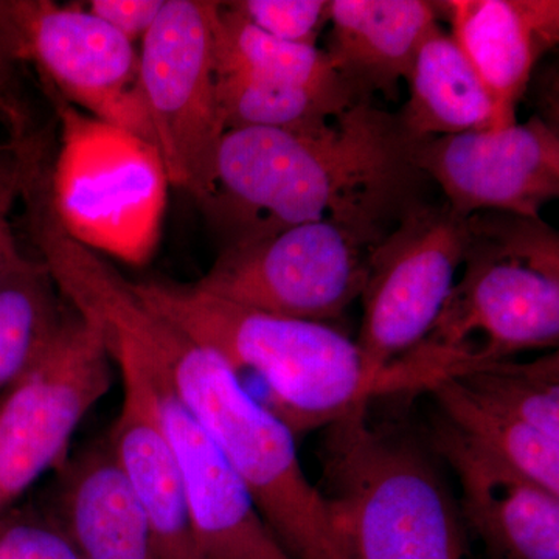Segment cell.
I'll use <instances>...</instances> for the list:
<instances>
[{
	"label": "cell",
	"instance_id": "cell-9",
	"mask_svg": "<svg viewBox=\"0 0 559 559\" xmlns=\"http://www.w3.org/2000/svg\"><path fill=\"white\" fill-rule=\"evenodd\" d=\"M469 223L444 202L412 205L371 252L360 293L356 344L374 373L392 380V364L428 337L465 261Z\"/></svg>",
	"mask_w": 559,
	"mask_h": 559
},
{
	"label": "cell",
	"instance_id": "cell-22",
	"mask_svg": "<svg viewBox=\"0 0 559 559\" xmlns=\"http://www.w3.org/2000/svg\"><path fill=\"white\" fill-rule=\"evenodd\" d=\"M43 261L24 259L0 282V392L43 355L68 311Z\"/></svg>",
	"mask_w": 559,
	"mask_h": 559
},
{
	"label": "cell",
	"instance_id": "cell-29",
	"mask_svg": "<svg viewBox=\"0 0 559 559\" xmlns=\"http://www.w3.org/2000/svg\"><path fill=\"white\" fill-rule=\"evenodd\" d=\"M0 154H2V145H0Z\"/></svg>",
	"mask_w": 559,
	"mask_h": 559
},
{
	"label": "cell",
	"instance_id": "cell-28",
	"mask_svg": "<svg viewBox=\"0 0 559 559\" xmlns=\"http://www.w3.org/2000/svg\"><path fill=\"white\" fill-rule=\"evenodd\" d=\"M17 62L11 57L5 40L0 36V116L5 119L11 130V140L27 138L33 131L28 130L25 109L22 108L14 87V69Z\"/></svg>",
	"mask_w": 559,
	"mask_h": 559
},
{
	"label": "cell",
	"instance_id": "cell-26",
	"mask_svg": "<svg viewBox=\"0 0 559 559\" xmlns=\"http://www.w3.org/2000/svg\"><path fill=\"white\" fill-rule=\"evenodd\" d=\"M0 559H83L55 522L0 513Z\"/></svg>",
	"mask_w": 559,
	"mask_h": 559
},
{
	"label": "cell",
	"instance_id": "cell-7",
	"mask_svg": "<svg viewBox=\"0 0 559 559\" xmlns=\"http://www.w3.org/2000/svg\"><path fill=\"white\" fill-rule=\"evenodd\" d=\"M384 237L336 221L297 224L227 245L193 285L270 314L330 323L359 299Z\"/></svg>",
	"mask_w": 559,
	"mask_h": 559
},
{
	"label": "cell",
	"instance_id": "cell-4",
	"mask_svg": "<svg viewBox=\"0 0 559 559\" xmlns=\"http://www.w3.org/2000/svg\"><path fill=\"white\" fill-rule=\"evenodd\" d=\"M132 288L153 310L218 353L238 377L255 373L266 385L267 409L296 439L373 401L396 399L392 380L374 373L356 341L330 323L282 318L165 280L132 282Z\"/></svg>",
	"mask_w": 559,
	"mask_h": 559
},
{
	"label": "cell",
	"instance_id": "cell-21",
	"mask_svg": "<svg viewBox=\"0 0 559 559\" xmlns=\"http://www.w3.org/2000/svg\"><path fill=\"white\" fill-rule=\"evenodd\" d=\"M428 393L436 400L437 418L471 443L559 495L558 443L489 406L455 378H444Z\"/></svg>",
	"mask_w": 559,
	"mask_h": 559
},
{
	"label": "cell",
	"instance_id": "cell-27",
	"mask_svg": "<svg viewBox=\"0 0 559 559\" xmlns=\"http://www.w3.org/2000/svg\"><path fill=\"white\" fill-rule=\"evenodd\" d=\"M167 0H94L90 11L132 43L142 40Z\"/></svg>",
	"mask_w": 559,
	"mask_h": 559
},
{
	"label": "cell",
	"instance_id": "cell-23",
	"mask_svg": "<svg viewBox=\"0 0 559 559\" xmlns=\"http://www.w3.org/2000/svg\"><path fill=\"white\" fill-rule=\"evenodd\" d=\"M215 80L216 100L226 132L245 128L314 130L356 105L237 69L215 66Z\"/></svg>",
	"mask_w": 559,
	"mask_h": 559
},
{
	"label": "cell",
	"instance_id": "cell-14",
	"mask_svg": "<svg viewBox=\"0 0 559 559\" xmlns=\"http://www.w3.org/2000/svg\"><path fill=\"white\" fill-rule=\"evenodd\" d=\"M132 356L148 374L162 425L178 459L200 558L293 559L261 518L245 481L207 433L164 382Z\"/></svg>",
	"mask_w": 559,
	"mask_h": 559
},
{
	"label": "cell",
	"instance_id": "cell-15",
	"mask_svg": "<svg viewBox=\"0 0 559 559\" xmlns=\"http://www.w3.org/2000/svg\"><path fill=\"white\" fill-rule=\"evenodd\" d=\"M108 352L123 382V401L108 440L148 521L156 559H201L186 485L162 425L148 374L127 349Z\"/></svg>",
	"mask_w": 559,
	"mask_h": 559
},
{
	"label": "cell",
	"instance_id": "cell-5",
	"mask_svg": "<svg viewBox=\"0 0 559 559\" xmlns=\"http://www.w3.org/2000/svg\"><path fill=\"white\" fill-rule=\"evenodd\" d=\"M463 274L423 344L448 377L559 344V235L543 219L469 216Z\"/></svg>",
	"mask_w": 559,
	"mask_h": 559
},
{
	"label": "cell",
	"instance_id": "cell-19",
	"mask_svg": "<svg viewBox=\"0 0 559 559\" xmlns=\"http://www.w3.org/2000/svg\"><path fill=\"white\" fill-rule=\"evenodd\" d=\"M406 81L409 100L399 120L411 143L491 131V98L457 40L439 24L419 46Z\"/></svg>",
	"mask_w": 559,
	"mask_h": 559
},
{
	"label": "cell",
	"instance_id": "cell-8",
	"mask_svg": "<svg viewBox=\"0 0 559 559\" xmlns=\"http://www.w3.org/2000/svg\"><path fill=\"white\" fill-rule=\"evenodd\" d=\"M218 2L167 0L140 40L143 95L171 186L204 204L215 190L226 134L216 100Z\"/></svg>",
	"mask_w": 559,
	"mask_h": 559
},
{
	"label": "cell",
	"instance_id": "cell-16",
	"mask_svg": "<svg viewBox=\"0 0 559 559\" xmlns=\"http://www.w3.org/2000/svg\"><path fill=\"white\" fill-rule=\"evenodd\" d=\"M451 24L492 103L498 132L518 123L536 64L559 40L558 0H448L432 2Z\"/></svg>",
	"mask_w": 559,
	"mask_h": 559
},
{
	"label": "cell",
	"instance_id": "cell-13",
	"mask_svg": "<svg viewBox=\"0 0 559 559\" xmlns=\"http://www.w3.org/2000/svg\"><path fill=\"white\" fill-rule=\"evenodd\" d=\"M430 447L460 487L459 506L468 532L487 559H559V495L471 443L440 418Z\"/></svg>",
	"mask_w": 559,
	"mask_h": 559
},
{
	"label": "cell",
	"instance_id": "cell-18",
	"mask_svg": "<svg viewBox=\"0 0 559 559\" xmlns=\"http://www.w3.org/2000/svg\"><path fill=\"white\" fill-rule=\"evenodd\" d=\"M62 466L55 524L83 559H156L148 521L108 437Z\"/></svg>",
	"mask_w": 559,
	"mask_h": 559
},
{
	"label": "cell",
	"instance_id": "cell-1",
	"mask_svg": "<svg viewBox=\"0 0 559 559\" xmlns=\"http://www.w3.org/2000/svg\"><path fill=\"white\" fill-rule=\"evenodd\" d=\"M399 116L359 102L314 130L227 131L215 190L202 204L230 242L336 221L388 235L426 178Z\"/></svg>",
	"mask_w": 559,
	"mask_h": 559
},
{
	"label": "cell",
	"instance_id": "cell-25",
	"mask_svg": "<svg viewBox=\"0 0 559 559\" xmlns=\"http://www.w3.org/2000/svg\"><path fill=\"white\" fill-rule=\"evenodd\" d=\"M229 7L274 38L310 46H318L319 33L329 22V2L323 0H245Z\"/></svg>",
	"mask_w": 559,
	"mask_h": 559
},
{
	"label": "cell",
	"instance_id": "cell-10",
	"mask_svg": "<svg viewBox=\"0 0 559 559\" xmlns=\"http://www.w3.org/2000/svg\"><path fill=\"white\" fill-rule=\"evenodd\" d=\"M0 33L14 60L36 66L46 90L156 145L139 49L127 36L90 10L44 0H0Z\"/></svg>",
	"mask_w": 559,
	"mask_h": 559
},
{
	"label": "cell",
	"instance_id": "cell-6",
	"mask_svg": "<svg viewBox=\"0 0 559 559\" xmlns=\"http://www.w3.org/2000/svg\"><path fill=\"white\" fill-rule=\"evenodd\" d=\"M46 92L60 123L49 191L62 229L94 252L146 263L159 245L171 186L159 148Z\"/></svg>",
	"mask_w": 559,
	"mask_h": 559
},
{
	"label": "cell",
	"instance_id": "cell-11",
	"mask_svg": "<svg viewBox=\"0 0 559 559\" xmlns=\"http://www.w3.org/2000/svg\"><path fill=\"white\" fill-rule=\"evenodd\" d=\"M110 384L112 359L100 334L68 311L0 401V513L46 471L64 465L73 432Z\"/></svg>",
	"mask_w": 559,
	"mask_h": 559
},
{
	"label": "cell",
	"instance_id": "cell-12",
	"mask_svg": "<svg viewBox=\"0 0 559 559\" xmlns=\"http://www.w3.org/2000/svg\"><path fill=\"white\" fill-rule=\"evenodd\" d=\"M412 162L465 218L507 213L540 219L544 205L559 197V132L538 116L498 132L414 143Z\"/></svg>",
	"mask_w": 559,
	"mask_h": 559
},
{
	"label": "cell",
	"instance_id": "cell-17",
	"mask_svg": "<svg viewBox=\"0 0 559 559\" xmlns=\"http://www.w3.org/2000/svg\"><path fill=\"white\" fill-rule=\"evenodd\" d=\"M437 20L433 3L423 0H331L325 53L356 100H395Z\"/></svg>",
	"mask_w": 559,
	"mask_h": 559
},
{
	"label": "cell",
	"instance_id": "cell-2",
	"mask_svg": "<svg viewBox=\"0 0 559 559\" xmlns=\"http://www.w3.org/2000/svg\"><path fill=\"white\" fill-rule=\"evenodd\" d=\"M87 316L106 347L130 349L207 433L290 558L347 559L301 466L296 436L218 353L153 310L123 280L95 293Z\"/></svg>",
	"mask_w": 559,
	"mask_h": 559
},
{
	"label": "cell",
	"instance_id": "cell-3",
	"mask_svg": "<svg viewBox=\"0 0 559 559\" xmlns=\"http://www.w3.org/2000/svg\"><path fill=\"white\" fill-rule=\"evenodd\" d=\"M406 417L373 403L323 429L316 485L347 559H471L439 455Z\"/></svg>",
	"mask_w": 559,
	"mask_h": 559
},
{
	"label": "cell",
	"instance_id": "cell-24",
	"mask_svg": "<svg viewBox=\"0 0 559 559\" xmlns=\"http://www.w3.org/2000/svg\"><path fill=\"white\" fill-rule=\"evenodd\" d=\"M452 378L489 406L559 444L558 353L530 362L498 360Z\"/></svg>",
	"mask_w": 559,
	"mask_h": 559
},
{
	"label": "cell",
	"instance_id": "cell-20",
	"mask_svg": "<svg viewBox=\"0 0 559 559\" xmlns=\"http://www.w3.org/2000/svg\"><path fill=\"white\" fill-rule=\"evenodd\" d=\"M215 66L359 103L331 66L325 50L274 38L249 24L229 3H218L216 9Z\"/></svg>",
	"mask_w": 559,
	"mask_h": 559
}]
</instances>
